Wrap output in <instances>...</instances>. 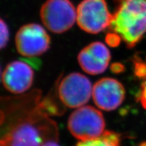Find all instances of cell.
Segmentation results:
<instances>
[{
	"mask_svg": "<svg viewBox=\"0 0 146 146\" xmlns=\"http://www.w3.org/2000/svg\"><path fill=\"white\" fill-rule=\"evenodd\" d=\"M138 100L140 102L142 107L146 109V78L141 84V91L137 97Z\"/></svg>",
	"mask_w": 146,
	"mask_h": 146,
	"instance_id": "5bb4252c",
	"label": "cell"
},
{
	"mask_svg": "<svg viewBox=\"0 0 146 146\" xmlns=\"http://www.w3.org/2000/svg\"><path fill=\"white\" fill-rule=\"evenodd\" d=\"M33 70L26 60H16L8 64L1 76L5 88L15 94L28 90L33 83Z\"/></svg>",
	"mask_w": 146,
	"mask_h": 146,
	"instance_id": "9c48e42d",
	"label": "cell"
},
{
	"mask_svg": "<svg viewBox=\"0 0 146 146\" xmlns=\"http://www.w3.org/2000/svg\"><path fill=\"white\" fill-rule=\"evenodd\" d=\"M112 14L105 0H83L76 8V23L82 30L100 33L110 26Z\"/></svg>",
	"mask_w": 146,
	"mask_h": 146,
	"instance_id": "277c9868",
	"label": "cell"
},
{
	"mask_svg": "<svg viewBox=\"0 0 146 146\" xmlns=\"http://www.w3.org/2000/svg\"><path fill=\"white\" fill-rule=\"evenodd\" d=\"M42 146H60L59 144L58 143L57 140H50L43 144Z\"/></svg>",
	"mask_w": 146,
	"mask_h": 146,
	"instance_id": "2e32d148",
	"label": "cell"
},
{
	"mask_svg": "<svg viewBox=\"0 0 146 146\" xmlns=\"http://www.w3.org/2000/svg\"><path fill=\"white\" fill-rule=\"evenodd\" d=\"M111 59L109 49L102 42H93L83 48L78 56L80 66L85 72L97 75L105 72Z\"/></svg>",
	"mask_w": 146,
	"mask_h": 146,
	"instance_id": "30bf717a",
	"label": "cell"
},
{
	"mask_svg": "<svg viewBox=\"0 0 146 146\" xmlns=\"http://www.w3.org/2000/svg\"><path fill=\"white\" fill-rule=\"evenodd\" d=\"M93 87L87 76L72 72L61 80L58 87L60 100L65 106L78 108L85 105L92 95Z\"/></svg>",
	"mask_w": 146,
	"mask_h": 146,
	"instance_id": "8992f818",
	"label": "cell"
},
{
	"mask_svg": "<svg viewBox=\"0 0 146 146\" xmlns=\"http://www.w3.org/2000/svg\"><path fill=\"white\" fill-rule=\"evenodd\" d=\"M92 97L95 104L105 111H112L122 104L125 97L123 85L112 78H102L93 86Z\"/></svg>",
	"mask_w": 146,
	"mask_h": 146,
	"instance_id": "ba28073f",
	"label": "cell"
},
{
	"mask_svg": "<svg viewBox=\"0 0 146 146\" xmlns=\"http://www.w3.org/2000/svg\"><path fill=\"white\" fill-rule=\"evenodd\" d=\"M140 146H146V142H143V143H142Z\"/></svg>",
	"mask_w": 146,
	"mask_h": 146,
	"instance_id": "e0dca14e",
	"label": "cell"
},
{
	"mask_svg": "<svg viewBox=\"0 0 146 146\" xmlns=\"http://www.w3.org/2000/svg\"><path fill=\"white\" fill-rule=\"evenodd\" d=\"M110 27L128 47L135 46L146 33V0H117Z\"/></svg>",
	"mask_w": 146,
	"mask_h": 146,
	"instance_id": "7a4b0ae2",
	"label": "cell"
},
{
	"mask_svg": "<svg viewBox=\"0 0 146 146\" xmlns=\"http://www.w3.org/2000/svg\"><path fill=\"white\" fill-rule=\"evenodd\" d=\"M41 18L51 32L62 33L76 22V9L70 0H47L41 9Z\"/></svg>",
	"mask_w": 146,
	"mask_h": 146,
	"instance_id": "5b68a950",
	"label": "cell"
},
{
	"mask_svg": "<svg viewBox=\"0 0 146 146\" xmlns=\"http://www.w3.org/2000/svg\"><path fill=\"white\" fill-rule=\"evenodd\" d=\"M1 48L3 49L6 46L9 40V36H10V32H9L8 27L7 24L5 23L3 20L1 21Z\"/></svg>",
	"mask_w": 146,
	"mask_h": 146,
	"instance_id": "4fadbf2b",
	"label": "cell"
},
{
	"mask_svg": "<svg viewBox=\"0 0 146 146\" xmlns=\"http://www.w3.org/2000/svg\"><path fill=\"white\" fill-rule=\"evenodd\" d=\"M15 43L20 54L26 58H35L50 48V38L44 27L39 24L31 23L19 29Z\"/></svg>",
	"mask_w": 146,
	"mask_h": 146,
	"instance_id": "52a82bcc",
	"label": "cell"
},
{
	"mask_svg": "<svg viewBox=\"0 0 146 146\" xmlns=\"http://www.w3.org/2000/svg\"><path fill=\"white\" fill-rule=\"evenodd\" d=\"M134 73L136 77L139 79L146 78V62H144L139 56H135L133 60Z\"/></svg>",
	"mask_w": 146,
	"mask_h": 146,
	"instance_id": "7c38bea8",
	"label": "cell"
},
{
	"mask_svg": "<svg viewBox=\"0 0 146 146\" xmlns=\"http://www.w3.org/2000/svg\"><path fill=\"white\" fill-rule=\"evenodd\" d=\"M105 127L102 113L91 106L78 108L70 114L68 120V130L80 141L100 137L106 131Z\"/></svg>",
	"mask_w": 146,
	"mask_h": 146,
	"instance_id": "3957f363",
	"label": "cell"
},
{
	"mask_svg": "<svg viewBox=\"0 0 146 146\" xmlns=\"http://www.w3.org/2000/svg\"><path fill=\"white\" fill-rule=\"evenodd\" d=\"M120 135L112 131H106L100 137L80 141L75 146H120Z\"/></svg>",
	"mask_w": 146,
	"mask_h": 146,
	"instance_id": "8fae6325",
	"label": "cell"
},
{
	"mask_svg": "<svg viewBox=\"0 0 146 146\" xmlns=\"http://www.w3.org/2000/svg\"><path fill=\"white\" fill-rule=\"evenodd\" d=\"M111 69H112V72L118 73L122 72L124 70V68L122 64H114L112 66Z\"/></svg>",
	"mask_w": 146,
	"mask_h": 146,
	"instance_id": "9a60e30c",
	"label": "cell"
},
{
	"mask_svg": "<svg viewBox=\"0 0 146 146\" xmlns=\"http://www.w3.org/2000/svg\"><path fill=\"white\" fill-rule=\"evenodd\" d=\"M50 140H58L57 127L38 105L11 126L1 146H42Z\"/></svg>",
	"mask_w": 146,
	"mask_h": 146,
	"instance_id": "6da1fadb",
	"label": "cell"
}]
</instances>
